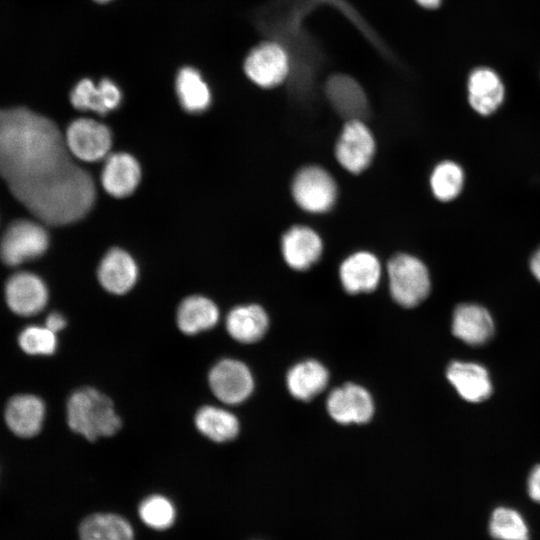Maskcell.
<instances>
[{"label": "cell", "mask_w": 540, "mask_h": 540, "mask_svg": "<svg viewBox=\"0 0 540 540\" xmlns=\"http://www.w3.org/2000/svg\"><path fill=\"white\" fill-rule=\"evenodd\" d=\"M327 410L338 423H366L373 415L374 405L372 397L363 387L347 383L330 393Z\"/></svg>", "instance_id": "obj_11"}, {"label": "cell", "mask_w": 540, "mask_h": 540, "mask_svg": "<svg viewBox=\"0 0 540 540\" xmlns=\"http://www.w3.org/2000/svg\"><path fill=\"white\" fill-rule=\"evenodd\" d=\"M94 1H96L98 3H107V2H110L112 0H94Z\"/></svg>", "instance_id": "obj_36"}, {"label": "cell", "mask_w": 540, "mask_h": 540, "mask_svg": "<svg viewBox=\"0 0 540 540\" xmlns=\"http://www.w3.org/2000/svg\"><path fill=\"white\" fill-rule=\"evenodd\" d=\"M281 250L285 262L292 269L304 271L319 260L323 243L316 231L304 225H296L284 233Z\"/></svg>", "instance_id": "obj_13"}, {"label": "cell", "mask_w": 540, "mask_h": 540, "mask_svg": "<svg viewBox=\"0 0 540 540\" xmlns=\"http://www.w3.org/2000/svg\"><path fill=\"white\" fill-rule=\"evenodd\" d=\"M119 87L110 79H102L97 85L90 79L80 80L70 94L72 105L82 111L106 114L121 102Z\"/></svg>", "instance_id": "obj_16"}, {"label": "cell", "mask_w": 540, "mask_h": 540, "mask_svg": "<svg viewBox=\"0 0 540 540\" xmlns=\"http://www.w3.org/2000/svg\"><path fill=\"white\" fill-rule=\"evenodd\" d=\"M219 320V310L210 299L194 295L185 298L179 305L176 322L186 335H195L213 328Z\"/></svg>", "instance_id": "obj_23"}, {"label": "cell", "mask_w": 540, "mask_h": 540, "mask_svg": "<svg viewBox=\"0 0 540 540\" xmlns=\"http://www.w3.org/2000/svg\"><path fill=\"white\" fill-rule=\"evenodd\" d=\"M527 491L529 497L540 504V464L533 468L528 477Z\"/></svg>", "instance_id": "obj_32"}, {"label": "cell", "mask_w": 540, "mask_h": 540, "mask_svg": "<svg viewBox=\"0 0 540 540\" xmlns=\"http://www.w3.org/2000/svg\"><path fill=\"white\" fill-rule=\"evenodd\" d=\"M139 516L146 525L162 530L169 528L173 524L175 509L166 497L152 495L141 502Z\"/></svg>", "instance_id": "obj_31"}, {"label": "cell", "mask_w": 540, "mask_h": 540, "mask_svg": "<svg viewBox=\"0 0 540 540\" xmlns=\"http://www.w3.org/2000/svg\"><path fill=\"white\" fill-rule=\"evenodd\" d=\"M488 531L495 540H530L528 524L514 508L500 506L491 513Z\"/></svg>", "instance_id": "obj_28"}, {"label": "cell", "mask_w": 540, "mask_h": 540, "mask_svg": "<svg viewBox=\"0 0 540 540\" xmlns=\"http://www.w3.org/2000/svg\"><path fill=\"white\" fill-rule=\"evenodd\" d=\"M326 95L333 108L347 120H363L368 102L363 88L347 75H334L326 83Z\"/></svg>", "instance_id": "obj_15"}, {"label": "cell", "mask_w": 540, "mask_h": 540, "mask_svg": "<svg viewBox=\"0 0 540 540\" xmlns=\"http://www.w3.org/2000/svg\"><path fill=\"white\" fill-rule=\"evenodd\" d=\"M140 176V167L134 157L127 153H116L106 159L101 181L107 193L121 198L133 193Z\"/></svg>", "instance_id": "obj_18"}, {"label": "cell", "mask_w": 540, "mask_h": 540, "mask_svg": "<svg viewBox=\"0 0 540 540\" xmlns=\"http://www.w3.org/2000/svg\"><path fill=\"white\" fill-rule=\"evenodd\" d=\"M5 299L10 310L19 316L41 312L48 301V291L40 277L30 272L13 274L5 285Z\"/></svg>", "instance_id": "obj_10"}, {"label": "cell", "mask_w": 540, "mask_h": 540, "mask_svg": "<svg viewBox=\"0 0 540 540\" xmlns=\"http://www.w3.org/2000/svg\"><path fill=\"white\" fill-rule=\"evenodd\" d=\"M80 540H133V529L115 514H94L79 526Z\"/></svg>", "instance_id": "obj_27"}, {"label": "cell", "mask_w": 540, "mask_h": 540, "mask_svg": "<svg viewBox=\"0 0 540 540\" xmlns=\"http://www.w3.org/2000/svg\"><path fill=\"white\" fill-rule=\"evenodd\" d=\"M195 426L208 439L222 443L234 439L239 432L237 417L220 407L207 405L195 415Z\"/></svg>", "instance_id": "obj_26"}, {"label": "cell", "mask_w": 540, "mask_h": 540, "mask_svg": "<svg viewBox=\"0 0 540 540\" xmlns=\"http://www.w3.org/2000/svg\"><path fill=\"white\" fill-rule=\"evenodd\" d=\"M47 231L39 223L17 220L11 223L0 241V258L9 266H17L40 257L48 248Z\"/></svg>", "instance_id": "obj_5"}, {"label": "cell", "mask_w": 540, "mask_h": 540, "mask_svg": "<svg viewBox=\"0 0 540 540\" xmlns=\"http://www.w3.org/2000/svg\"><path fill=\"white\" fill-rule=\"evenodd\" d=\"M328 378V372L322 364L307 360L289 370L287 387L293 397L308 401L325 389Z\"/></svg>", "instance_id": "obj_24"}, {"label": "cell", "mask_w": 540, "mask_h": 540, "mask_svg": "<svg viewBox=\"0 0 540 540\" xmlns=\"http://www.w3.org/2000/svg\"><path fill=\"white\" fill-rule=\"evenodd\" d=\"M418 4L425 8H436L439 6L441 0H416Z\"/></svg>", "instance_id": "obj_35"}, {"label": "cell", "mask_w": 540, "mask_h": 540, "mask_svg": "<svg viewBox=\"0 0 540 540\" xmlns=\"http://www.w3.org/2000/svg\"><path fill=\"white\" fill-rule=\"evenodd\" d=\"M469 102L478 113L488 115L495 111L504 98V87L491 69L474 70L468 82Z\"/></svg>", "instance_id": "obj_21"}, {"label": "cell", "mask_w": 540, "mask_h": 540, "mask_svg": "<svg viewBox=\"0 0 540 540\" xmlns=\"http://www.w3.org/2000/svg\"><path fill=\"white\" fill-rule=\"evenodd\" d=\"M45 414L46 408L41 398L33 394H18L8 400L4 419L13 434L31 438L41 431Z\"/></svg>", "instance_id": "obj_12"}, {"label": "cell", "mask_w": 540, "mask_h": 540, "mask_svg": "<svg viewBox=\"0 0 540 540\" xmlns=\"http://www.w3.org/2000/svg\"><path fill=\"white\" fill-rule=\"evenodd\" d=\"M452 332L467 344L481 345L492 337L494 324L490 314L482 306L463 304L454 311Z\"/></svg>", "instance_id": "obj_19"}, {"label": "cell", "mask_w": 540, "mask_h": 540, "mask_svg": "<svg viewBox=\"0 0 540 540\" xmlns=\"http://www.w3.org/2000/svg\"><path fill=\"white\" fill-rule=\"evenodd\" d=\"M530 267L533 275L540 282V248L533 255L530 262Z\"/></svg>", "instance_id": "obj_34"}, {"label": "cell", "mask_w": 540, "mask_h": 540, "mask_svg": "<svg viewBox=\"0 0 540 540\" xmlns=\"http://www.w3.org/2000/svg\"><path fill=\"white\" fill-rule=\"evenodd\" d=\"M65 141L73 156L88 162L104 158L112 144L109 129L89 118L74 120L67 128Z\"/></svg>", "instance_id": "obj_9"}, {"label": "cell", "mask_w": 540, "mask_h": 540, "mask_svg": "<svg viewBox=\"0 0 540 540\" xmlns=\"http://www.w3.org/2000/svg\"><path fill=\"white\" fill-rule=\"evenodd\" d=\"M70 154L52 120L23 107L0 109V177L45 224L73 223L94 203L93 179Z\"/></svg>", "instance_id": "obj_1"}, {"label": "cell", "mask_w": 540, "mask_h": 540, "mask_svg": "<svg viewBox=\"0 0 540 540\" xmlns=\"http://www.w3.org/2000/svg\"><path fill=\"white\" fill-rule=\"evenodd\" d=\"M446 375L459 395L469 402L483 401L492 393L488 372L479 364L453 362Z\"/></svg>", "instance_id": "obj_20"}, {"label": "cell", "mask_w": 540, "mask_h": 540, "mask_svg": "<svg viewBox=\"0 0 540 540\" xmlns=\"http://www.w3.org/2000/svg\"><path fill=\"white\" fill-rule=\"evenodd\" d=\"M339 275L342 286L348 293H368L378 286L381 264L373 253L358 251L341 263Z\"/></svg>", "instance_id": "obj_14"}, {"label": "cell", "mask_w": 540, "mask_h": 540, "mask_svg": "<svg viewBox=\"0 0 540 540\" xmlns=\"http://www.w3.org/2000/svg\"><path fill=\"white\" fill-rule=\"evenodd\" d=\"M268 316L259 305L251 304L233 308L226 318L229 335L240 343L260 340L268 329Z\"/></svg>", "instance_id": "obj_22"}, {"label": "cell", "mask_w": 540, "mask_h": 540, "mask_svg": "<svg viewBox=\"0 0 540 540\" xmlns=\"http://www.w3.org/2000/svg\"><path fill=\"white\" fill-rule=\"evenodd\" d=\"M45 326L57 334L61 330H63L66 326V319L65 317L58 312H52L50 313L45 321Z\"/></svg>", "instance_id": "obj_33"}, {"label": "cell", "mask_w": 540, "mask_h": 540, "mask_svg": "<svg viewBox=\"0 0 540 540\" xmlns=\"http://www.w3.org/2000/svg\"><path fill=\"white\" fill-rule=\"evenodd\" d=\"M292 196L301 209L310 213H324L336 202L337 185L324 168L306 166L293 178Z\"/></svg>", "instance_id": "obj_4"}, {"label": "cell", "mask_w": 540, "mask_h": 540, "mask_svg": "<svg viewBox=\"0 0 540 540\" xmlns=\"http://www.w3.org/2000/svg\"><path fill=\"white\" fill-rule=\"evenodd\" d=\"M70 429L89 441L114 435L121 427L112 400L92 387L74 391L66 407Z\"/></svg>", "instance_id": "obj_2"}, {"label": "cell", "mask_w": 540, "mask_h": 540, "mask_svg": "<svg viewBox=\"0 0 540 540\" xmlns=\"http://www.w3.org/2000/svg\"><path fill=\"white\" fill-rule=\"evenodd\" d=\"M56 335L45 325H29L20 332L18 344L26 354L48 356L57 349Z\"/></svg>", "instance_id": "obj_30"}, {"label": "cell", "mask_w": 540, "mask_h": 540, "mask_svg": "<svg viewBox=\"0 0 540 540\" xmlns=\"http://www.w3.org/2000/svg\"><path fill=\"white\" fill-rule=\"evenodd\" d=\"M138 270L133 258L125 251L111 249L102 259L98 279L102 287L116 295L125 294L136 283Z\"/></svg>", "instance_id": "obj_17"}, {"label": "cell", "mask_w": 540, "mask_h": 540, "mask_svg": "<svg viewBox=\"0 0 540 540\" xmlns=\"http://www.w3.org/2000/svg\"><path fill=\"white\" fill-rule=\"evenodd\" d=\"M175 87L180 104L187 112L199 113L209 107L211 93L197 69L182 67L177 73Z\"/></svg>", "instance_id": "obj_25"}, {"label": "cell", "mask_w": 540, "mask_h": 540, "mask_svg": "<svg viewBox=\"0 0 540 540\" xmlns=\"http://www.w3.org/2000/svg\"><path fill=\"white\" fill-rule=\"evenodd\" d=\"M390 293L403 307L420 304L429 294L430 277L424 263L406 253L394 255L388 263Z\"/></svg>", "instance_id": "obj_3"}, {"label": "cell", "mask_w": 540, "mask_h": 540, "mask_svg": "<svg viewBox=\"0 0 540 540\" xmlns=\"http://www.w3.org/2000/svg\"><path fill=\"white\" fill-rule=\"evenodd\" d=\"M208 383L213 394L230 405L246 400L254 387L249 368L235 359H223L216 363L208 374Z\"/></svg>", "instance_id": "obj_8"}, {"label": "cell", "mask_w": 540, "mask_h": 540, "mask_svg": "<svg viewBox=\"0 0 540 540\" xmlns=\"http://www.w3.org/2000/svg\"><path fill=\"white\" fill-rule=\"evenodd\" d=\"M463 185L462 169L454 162L443 161L438 164L430 177V186L434 196L441 201L454 199Z\"/></svg>", "instance_id": "obj_29"}, {"label": "cell", "mask_w": 540, "mask_h": 540, "mask_svg": "<svg viewBox=\"0 0 540 540\" xmlns=\"http://www.w3.org/2000/svg\"><path fill=\"white\" fill-rule=\"evenodd\" d=\"M244 71L256 85L273 88L281 84L289 73L288 54L277 42H263L247 55Z\"/></svg>", "instance_id": "obj_6"}, {"label": "cell", "mask_w": 540, "mask_h": 540, "mask_svg": "<svg viewBox=\"0 0 540 540\" xmlns=\"http://www.w3.org/2000/svg\"><path fill=\"white\" fill-rule=\"evenodd\" d=\"M375 140L362 120H348L335 146L338 163L347 171L358 174L372 162Z\"/></svg>", "instance_id": "obj_7"}]
</instances>
